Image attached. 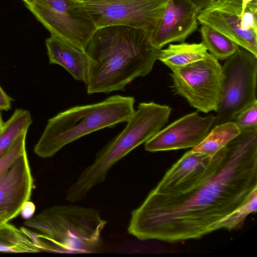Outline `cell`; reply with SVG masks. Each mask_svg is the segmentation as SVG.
<instances>
[{
    "mask_svg": "<svg viewBox=\"0 0 257 257\" xmlns=\"http://www.w3.org/2000/svg\"><path fill=\"white\" fill-rule=\"evenodd\" d=\"M13 98L2 88L0 85V111L11 109Z\"/></svg>",
    "mask_w": 257,
    "mask_h": 257,
    "instance_id": "26",
    "label": "cell"
},
{
    "mask_svg": "<svg viewBox=\"0 0 257 257\" xmlns=\"http://www.w3.org/2000/svg\"><path fill=\"white\" fill-rule=\"evenodd\" d=\"M34 188L26 151L0 178V211H8L17 217L24 203L30 200Z\"/></svg>",
    "mask_w": 257,
    "mask_h": 257,
    "instance_id": "13",
    "label": "cell"
},
{
    "mask_svg": "<svg viewBox=\"0 0 257 257\" xmlns=\"http://www.w3.org/2000/svg\"><path fill=\"white\" fill-rule=\"evenodd\" d=\"M4 122L3 120L2 116L1 113L0 111V127H2L3 126Z\"/></svg>",
    "mask_w": 257,
    "mask_h": 257,
    "instance_id": "32",
    "label": "cell"
},
{
    "mask_svg": "<svg viewBox=\"0 0 257 257\" xmlns=\"http://www.w3.org/2000/svg\"><path fill=\"white\" fill-rule=\"evenodd\" d=\"M28 9L51 35L85 50L97 30L81 3L71 0H36Z\"/></svg>",
    "mask_w": 257,
    "mask_h": 257,
    "instance_id": "7",
    "label": "cell"
},
{
    "mask_svg": "<svg viewBox=\"0 0 257 257\" xmlns=\"http://www.w3.org/2000/svg\"><path fill=\"white\" fill-rule=\"evenodd\" d=\"M207 53V50L202 42H184L169 44L166 49H161L158 59L173 71L204 59Z\"/></svg>",
    "mask_w": 257,
    "mask_h": 257,
    "instance_id": "16",
    "label": "cell"
},
{
    "mask_svg": "<svg viewBox=\"0 0 257 257\" xmlns=\"http://www.w3.org/2000/svg\"><path fill=\"white\" fill-rule=\"evenodd\" d=\"M176 93L204 113L216 111L222 85V67L213 55L172 71Z\"/></svg>",
    "mask_w": 257,
    "mask_h": 257,
    "instance_id": "8",
    "label": "cell"
},
{
    "mask_svg": "<svg viewBox=\"0 0 257 257\" xmlns=\"http://www.w3.org/2000/svg\"><path fill=\"white\" fill-rule=\"evenodd\" d=\"M212 157L191 150L189 151L167 171L152 191L168 195L185 191L203 177Z\"/></svg>",
    "mask_w": 257,
    "mask_h": 257,
    "instance_id": "14",
    "label": "cell"
},
{
    "mask_svg": "<svg viewBox=\"0 0 257 257\" xmlns=\"http://www.w3.org/2000/svg\"><path fill=\"white\" fill-rule=\"evenodd\" d=\"M241 6L215 0L199 11L198 20L257 57V34L241 28Z\"/></svg>",
    "mask_w": 257,
    "mask_h": 257,
    "instance_id": "11",
    "label": "cell"
},
{
    "mask_svg": "<svg viewBox=\"0 0 257 257\" xmlns=\"http://www.w3.org/2000/svg\"><path fill=\"white\" fill-rule=\"evenodd\" d=\"M240 27L257 34V0L249 3L241 16Z\"/></svg>",
    "mask_w": 257,
    "mask_h": 257,
    "instance_id": "24",
    "label": "cell"
},
{
    "mask_svg": "<svg viewBox=\"0 0 257 257\" xmlns=\"http://www.w3.org/2000/svg\"><path fill=\"white\" fill-rule=\"evenodd\" d=\"M241 15L244 11L247 5L253 0H241Z\"/></svg>",
    "mask_w": 257,
    "mask_h": 257,
    "instance_id": "29",
    "label": "cell"
},
{
    "mask_svg": "<svg viewBox=\"0 0 257 257\" xmlns=\"http://www.w3.org/2000/svg\"><path fill=\"white\" fill-rule=\"evenodd\" d=\"M241 131L257 128V100L239 112L231 121Z\"/></svg>",
    "mask_w": 257,
    "mask_h": 257,
    "instance_id": "23",
    "label": "cell"
},
{
    "mask_svg": "<svg viewBox=\"0 0 257 257\" xmlns=\"http://www.w3.org/2000/svg\"><path fill=\"white\" fill-rule=\"evenodd\" d=\"M0 251L34 253L41 251L20 229L8 222L0 226Z\"/></svg>",
    "mask_w": 257,
    "mask_h": 257,
    "instance_id": "19",
    "label": "cell"
},
{
    "mask_svg": "<svg viewBox=\"0 0 257 257\" xmlns=\"http://www.w3.org/2000/svg\"><path fill=\"white\" fill-rule=\"evenodd\" d=\"M32 121L28 110L19 108L16 109L10 118L4 122L0 130V158L20 135L28 132Z\"/></svg>",
    "mask_w": 257,
    "mask_h": 257,
    "instance_id": "18",
    "label": "cell"
},
{
    "mask_svg": "<svg viewBox=\"0 0 257 257\" xmlns=\"http://www.w3.org/2000/svg\"><path fill=\"white\" fill-rule=\"evenodd\" d=\"M215 115L187 114L159 131L145 144L150 152L184 149L197 146L212 127Z\"/></svg>",
    "mask_w": 257,
    "mask_h": 257,
    "instance_id": "10",
    "label": "cell"
},
{
    "mask_svg": "<svg viewBox=\"0 0 257 257\" xmlns=\"http://www.w3.org/2000/svg\"><path fill=\"white\" fill-rule=\"evenodd\" d=\"M36 206L31 201L28 200L23 204L20 214L22 218L28 219L32 218L35 212Z\"/></svg>",
    "mask_w": 257,
    "mask_h": 257,
    "instance_id": "25",
    "label": "cell"
},
{
    "mask_svg": "<svg viewBox=\"0 0 257 257\" xmlns=\"http://www.w3.org/2000/svg\"><path fill=\"white\" fill-rule=\"evenodd\" d=\"M16 218L11 213L7 211H0V226Z\"/></svg>",
    "mask_w": 257,
    "mask_h": 257,
    "instance_id": "28",
    "label": "cell"
},
{
    "mask_svg": "<svg viewBox=\"0 0 257 257\" xmlns=\"http://www.w3.org/2000/svg\"><path fill=\"white\" fill-rule=\"evenodd\" d=\"M222 85L212 127L231 121L242 110L257 100V57L238 46L225 59Z\"/></svg>",
    "mask_w": 257,
    "mask_h": 257,
    "instance_id": "6",
    "label": "cell"
},
{
    "mask_svg": "<svg viewBox=\"0 0 257 257\" xmlns=\"http://www.w3.org/2000/svg\"><path fill=\"white\" fill-rule=\"evenodd\" d=\"M171 110L154 102L140 103L122 131L97 154L93 163L68 188V198L73 202L83 199L94 187L104 182L116 163L161 130Z\"/></svg>",
    "mask_w": 257,
    "mask_h": 257,
    "instance_id": "5",
    "label": "cell"
},
{
    "mask_svg": "<svg viewBox=\"0 0 257 257\" xmlns=\"http://www.w3.org/2000/svg\"><path fill=\"white\" fill-rule=\"evenodd\" d=\"M199 11L206 8L215 0H189Z\"/></svg>",
    "mask_w": 257,
    "mask_h": 257,
    "instance_id": "27",
    "label": "cell"
},
{
    "mask_svg": "<svg viewBox=\"0 0 257 257\" xmlns=\"http://www.w3.org/2000/svg\"><path fill=\"white\" fill-rule=\"evenodd\" d=\"M257 194V128L240 133L214 155L203 177L185 191H152L132 212L128 233L140 240L196 239Z\"/></svg>",
    "mask_w": 257,
    "mask_h": 257,
    "instance_id": "1",
    "label": "cell"
},
{
    "mask_svg": "<svg viewBox=\"0 0 257 257\" xmlns=\"http://www.w3.org/2000/svg\"><path fill=\"white\" fill-rule=\"evenodd\" d=\"M169 0H84L81 4L97 29L124 25L150 34L159 23Z\"/></svg>",
    "mask_w": 257,
    "mask_h": 257,
    "instance_id": "9",
    "label": "cell"
},
{
    "mask_svg": "<svg viewBox=\"0 0 257 257\" xmlns=\"http://www.w3.org/2000/svg\"><path fill=\"white\" fill-rule=\"evenodd\" d=\"M257 210V194L231 213L224 221L222 229L229 231L241 227L246 218Z\"/></svg>",
    "mask_w": 257,
    "mask_h": 257,
    "instance_id": "21",
    "label": "cell"
},
{
    "mask_svg": "<svg viewBox=\"0 0 257 257\" xmlns=\"http://www.w3.org/2000/svg\"><path fill=\"white\" fill-rule=\"evenodd\" d=\"M135 102L132 96L112 95L101 102L60 112L48 120L34 152L41 158H51L84 136L127 122L135 111Z\"/></svg>",
    "mask_w": 257,
    "mask_h": 257,
    "instance_id": "4",
    "label": "cell"
},
{
    "mask_svg": "<svg viewBox=\"0 0 257 257\" xmlns=\"http://www.w3.org/2000/svg\"><path fill=\"white\" fill-rule=\"evenodd\" d=\"M199 10L189 0H169L161 19L151 33L158 49L172 42H184L198 28Z\"/></svg>",
    "mask_w": 257,
    "mask_h": 257,
    "instance_id": "12",
    "label": "cell"
},
{
    "mask_svg": "<svg viewBox=\"0 0 257 257\" xmlns=\"http://www.w3.org/2000/svg\"><path fill=\"white\" fill-rule=\"evenodd\" d=\"M49 64L64 68L76 80L87 82L89 58L85 50L51 36L46 40Z\"/></svg>",
    "mask_w": 257,
    "mask_h": 257,
    "instance_id": "15",
    "label": "cell"
},
{
    "mask_svg": "<svg viewBox=\"0 0 257 257\" xmlns=\"http://www.w3.org/2000/svg\"><path fill=\"white\" fill-rule=\"evenodd\" d=\"M28 132L20 135L14 143L0 158V178L8 171L16 160L26 150V139Z\"/></svg>",
    "mask_w": 257,
    "mask_h": 257,
    "instance_id": "22",
    "label": "cell"
},
{
    "mask_svg": "<svg viewBox=\"0 0 257 257\" xmlns=\"http://www.w3.org/2000/svg\"><path fill=\"white\" fill-rule=\"evenodd\" d=\"M2 127H0V130H1V128H2Z\"/></svg>",
    "mask_w": 257,
    "mask_h": 257,
    "instance_id": "34",
    "label": "cell"
},
{
    "mask_svg": "<svg viewBox=\"0 0 257 257\" xmlns=\"http://www.w3.org/2000/svg\"><path fill=\"white\" fill-rule=\"evenodd\" d=\"M106 223L94 208L59 205L43 210L24 224L38 232L34 243L41 251L83 253L98 248Z\"/></svg>",
    "mask_w": 257,
    "mask_h": 257,
    "instance_id": "3",
    "label": "cell"
},
{
    "mask_svg": "<svg viewBox=\"0 0 257 257\" xmlns=\"http://www.w3.org/2000/svg\"><path fill=\"white\" fill-rule=\"evenodd\" d=\"M143 29L124 25L97 29L85 49L89 58L88 94L124 91L152 70L161 49Z\"/></svg>",
    "mask_w": 257,
    "mask_h": 257,
    "instance_id": "2",
    "label": "cell"
},
{
    "mask_svg": "<svg viewBox=\"0 0 257 257\" xmlns=\"http://www.w3.org/2000/svg\"><path fill=\"white\" fill-rule=\"evenodd\" d=\"M229 3L241 6V0H224Z\"/></svg>",
    "mask_w": 257,
    "mask_h": 257,
    "instance_id": "31",
    "label": "cell"
},
{
    "mask_svg": "<svg viewBox=\"0 0 257 257\" xmlns=\"http://www.w3.org/2000/svg\"><path fill=\"white\" fill-rule=\"evenodd\" d=\"M26 6H33L35 4L36 0H23Z\"/></svg>",
    "mask_w": 257,
    "mask_h": 257,
    "instance_id": "30",
    "label": "cell"
},
{
    "mask_svg": "<svg viewBox=\"0 0 257 257\" xmlns=\"http://www.w3.org/2000/svg\"><path fill=\"white\" fill-rule=\"evenodd\" d=\"M202 42L216 59L223 60L233 55L238 46L231 40L206 25L200 29Z\"/></svg>",
    "mask_w": 257,
    "mask_h": 257,
    "instance_id": "20",
    "label": "cell"
},
{
    "mask_svg": "<svg viewBox=\"0 0 257 257\" xmlns=\"http://www.w3.org/2000/svg\"><path fill=\"white\" fill-rule=\"evenodd\" d=\"M240 133V130L233 121L216 125L201 143L191 150L213 157Z\"/></svg>",
    "mask_w": 257,
    "mask_h": 257,
    "instance_id": "17",
    "label": "cell"
},
{
    "mask_svg": "<svg viewBox=\"0 0 257 257\" xmlns=\"http://www.w3.org/2000/svg\"><path fill=\"white\" fill-rule=\"evenodd\" d=\"M76 2L82 3L84 0H71Z\"/></svg>",
    "mask_w": 257,
    "mask_h": 257,
    "instance_id": "33",
    "label": "cell"
}]
</instances>
